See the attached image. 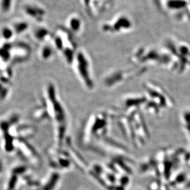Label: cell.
<instances>
[{
	"instance_id": "cell-7",
	"label": "cell",
	"mask_w": 190,
	"mask_h": 190,
	"mask_svg": "<svg viewBox=\"0 0 190 190\" xmlns=\"http://www.w3.org/2000/svg\"><path fill=\"white\" fill-rule=\"evenodd\" d=\"M62 42V41H61V40H60L59 39H56L55 42H56V44L58 46V48H61V47H62V46H62V45H61V44H62V42Z\"/></svg>"
},
{
	"instance_id": "cell-4",
	"label": "cell",
	"mask_w": 190,
	"mask_h": 190,
	"mask_svg": "<svg viewBox=\"0 0 190 190\" xmlns=\"http://www.w3.org/2000/svg\"><path fill=\"white\" fill-rule=\"evenodd\" d=\"M1 35L4 39L9 40L13 37V30L8 27H5L3 28L1 31Z\"/></svg>"
},
{
	"instance_id": "cell-1",
	"label": "cell",
	"mask_w": 190,
	"mask_h": 190,
	"mask_svg": "<svg viewBox=\"0 0 190 190\" xmlns=\"http://www.w3.org/2000/svg\"><path fill=\"white\" fill-rule=\"evenodd\" d=\"M25 12L27 14L32 16V17H42L45 13L41 8L34 6H26Z\"/></svg>"
},
{
	"instance_id": "cell-5",
	"label": "cell",
	"mask_w": 190,
	"mask_h": 190,
	"mask_svg": "<svg viewBox=\"0 0 190 190\" xmlns=\"http://www.w3.org/2000/svg\"><path fill=\"white\" fill-rule=\"evenodd\" d=\"M12 0H1V8L4 12H7L11 8Z\"/></svg>"
},
{
	"instance_id": "cell-3",
	"label": "cell",
	"mask_w": 190,
	"mask_h": 190,
	"mask_svg": "<svg viewBox=\"0 0 190 190\" xmlns=\"http://www.w3.org/2000/svg\"><path fill=\"white\" fill-rule=\"evenodd\" d=\"M48 33V30H46L45 28H40L35 31V35L37 39H39V40H42L46 37Z\"/></svg>"
},
{
	"instance_id": "cell-6",
	"label": "cell",
	"mask_w": 190,
	"mask_h": 190,
	"mask_svg": "<svg viewBox=\"0 0 190 190\" xmlns=\"http://www.w3.org/2000/svg\"><path fill=\"white\" fill-rule=\"evenodd\" d=\"M51 48L50 47L46 46L44 48L43 50V56L44 58H48L50 55L51 54Z\"/></svg>"
},
{
	"instance_id": "cell-2",
	"label": "cell",
	"mask_w": 190,
	"mask_h": 190,
	"mask_svg": "<svg viewBox=\"0 0 190 190\" xmlns=\"http://www.w3.org/2000/svg\"><path fill=\"white\" fill-rule=\"evenodd\" d=\"M28 24L26 22H19L15 24L14 27V29L16 33L19 34L25 31L28 28Z\"/></svg>"
}]
</instances>
